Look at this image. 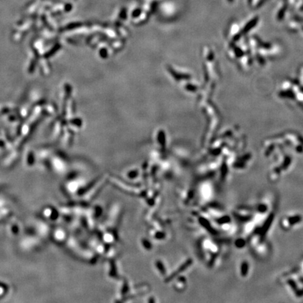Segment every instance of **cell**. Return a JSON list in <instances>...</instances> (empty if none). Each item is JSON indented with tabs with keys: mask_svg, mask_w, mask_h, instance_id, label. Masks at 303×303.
<instances>
[{
	"mask_svg": "<svg viewBox=\"0 0 303 303\" xmlns=\"http://www.w3.org/2000/svg\"><path fill=\"white\" fill-rule=\"evenodd\" d=\"M0 287L4 288V289H8V286L4 284V283L2 282H0Z\"/></svg>",
	"mask_w": 303,
	"mask_h": 303,
	"instance_id": "obj_2",
	"label": "cell"
},
{
	"mask_svg": "<svg viewBox=\"0 0 303 303\" xmlns=\"http://www.w3.org/2000/svg\"><path fill=\"white\" fill-rule=\"evenodd\" d=\"M256 20H253V21H251V22H249V23H248V25H246V26L245 27V30H249L251 27H253L254 25H256Z\"/></svg>",
	"mask_w": 303,
	"mask_h": 303,
	"instance_id": "obj_1",
	"label": "cell"
}]
</instances>
